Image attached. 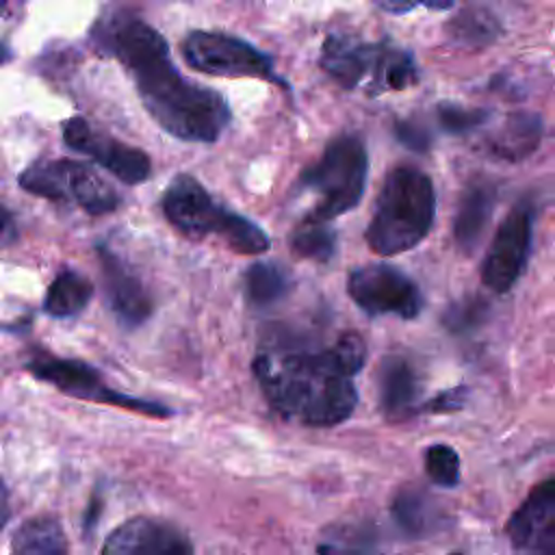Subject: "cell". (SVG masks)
Returning a JSON list of instances; mask_svg holds the SVG:
<instances>
[{
    "instance_id": "20",
    "label": "cell",
    "mask_w": 555,
    "mask_h": 555,
    "mask_svg": "<svg viewBox=\"0 0 555 555\" xmlns=\"http://www.w3.org/2000/svg\"><path fill=\"white\" fill-rule=\"evenodd\" d=\"M542 126L531 113H514L507 117L503 128L490 139V152L499 158L518 160L529 156L540 143Z\"/></svg>"
},
{
    "instance_id": "17",
    "label": "cell",
    "mask_w": 555,
    "mask_h": 555,
    "mask_svg": "<svg viewBox=\"0 0 555 555\" xmlns=\"http://www.w3.org/2000/svg\"><path fill=\"white\" fill-rule=\"evenodd\" d=\"M494 208V189L486 182H473L457 206L455 223H453V236L455 243L464 251H473L475 245L479 243L490 215Z\"/></svg>"
},
{
    "instance_id": "30",
    "label": "cell",
    "mask_w": 555,
    "mask_h": 555,
    "mask_svg": "<svg viewBox=\"0 0 555 555\" xmlns=\"http://www.w3.org/2000/svg\"><path fill=\"white\" fill-rule=\"evenodd\" d=\"M11 230H13L11 215H9V210H4V236H2V238H4V243H7V245H9V241H11V236H9V234H11Z\"/></svg>"
},
{
    "instance_id": "11",
    "label": "cell",
    "mask_w": 555,
    "mask_h": 555,
    "mask_svg": "<svg viewBox=\"0 0 555 555\" xmlns=\"http://www.w3.org/2000/svg\"><path fill=\"white\" fill-rule=\"evenodd\" d=\"M61 130L63 141L69 150L89 156L121 182L141 184L150 178L152 160L143 150L117 141L115 137L98 130L85 117L65 119Z\"/></svg>"
},
{
    "instance_id": "21",
    "label": "cell",
    "mask_w": 555,
    "mask_h": 555,
    "mask_svg": "<svg viewBox=\"0 0 555 555\" xmlns=\"http://www.w3.org/2000/svg\"><path fill=\"white\" fill-rule=\"evenodd\" d=\"M447 33L455 43L464 48H483L499 37L501 26L496 15H492L488 9L468 7L449 20Z\"/></svg>"
},
{
    "instance_id": "3",
    "label": "cell",
    "mask_w": 555,
    "mask_h": 555,
    "mask_svg": "<svg viewBox=\"0 0 555 555\" xmlns=\"http://www.w3.org/2000/svg\"><path fill=\"white\" fill-rule=\"evenodd\" d=\"M436 219L431 178L412 165L392 167L377 193L364 238L373 254L397 256L416 247Z\"/></svg>"
},
{
    "instance_id": "10",
    "label": "cell",
    "mask_w": 555,
    "mask_h": 555,
    "mask_svg": "<svg viewBox=\"0 0 555 555\" xmlns=\"http://www.w3.org/2000/svg\"><path fill=\"white\" fill-rule=\"evenodd\" d=\"M347 293L353 304L371 317L392 314L414 319L423 308L418 286L403 271L384 262L353 269L347 278Z\"/></svg>"
},
{
    "instance_id": "27",
    "label": "cell",
    "mask_w": 555,
    "mask_h": 555,
    "mask_svg": "<svg viewBox=\"0 0 555 555\" xmlns=\"http://www.w3.org/2000/svg\"><path fill=\"white\" fill-rule=\"evenodd\" d=\"M483 304L477 299H466L462 304H455L451 306L447 312H444V325L451 330V332H464L473 325L479 323L481 314H483Z\"/></svg>"
},
{
    "instance_id": "19",
    "label": "cell",
    "mask_w": 555,
    "mask_h": 555,
    "mask_svg": "<svg viewBox=\"0 0 555 555\" xmlns=\"http://www.w3.org/2000/svg\"><path fill=\"white\" fill-rule=\"evenodd\" d=\"M93 284L74 269L56 273L43 297V312L54 319H65L82 312L91 301Z\"/></svg>"
},
{
    "instance_id": "16",
    "label": "cell",
    "mask_w": 555,
    "mask_h": 555,
    "mask_svg": "<svg viewBox=\"0 0 555 555\" xmlns=\"http://www.w3.org/2000/svg\"><path fill=\"white\" fill-rule=\"evenodd\" d=\"M418 377L403 356H388L379 366V410L397 423L418 412Z\"/></svg>"
},
{
    "instance_id": "31",
    "label": "cell",
    "mask_w": 555,
    "mask_h": 555,
    "mask_svg": "<svg viewBox=\"0 0 555 555\" xmlns=\"http://www.w3.org/2000/svg\"><path fill=\"white\" fill-rule=\"evenodd\" d=\"M321 555H345V553H338L334 548H321Z\"/></svg>"
},
{
    "instance_id": "14",
    "label": "cell",
    "mask_w": 555,
    "mask_h": 555,
    "mask_svg": "<svg viewBox=\"0 0 555 555\" xmlns=\"http://www.w3.org/2000/svg\"><path fill=\"white\" fill-rule=\"evenodd\" d=\"M102 555H195L193 544L171 522L134 516L115 527L104 546Z\"/></svg>"
},
{
    "instance_id": "4",
    "label": "cell",
    "mask_w": 555,
    "mask_h": 555,
    "mask_svg": "<svg viewBox=\"0 0 555 555\" xmlns=\"http://www.w3.org/2000/svg\"><path fill=\"white\" fill-rule=\"evenodd\" d=\"M160 208L167 221L189 238L217 236L241 256H260L269 249V236L258 223L219 204L189 173H178L167 184Z\"/></svg>"
},
{
    "instance_id": "9",
    "label": "cell",
    "mask_w": 555,
    "mask_h": 555,
    "mask_svg": "<svg viewBox=\"0 0 555 555\" xmlns=\"http://www.w3.org/2000/svg\"><path fill=\"white\" fill-rule=\"evenodd\" d=\"M26 369L41 382L52 384L63 395L74 397V399L108 403L115 408L141 412L145 416H156V418H167L173 414L171 408H167L158 401L132 397V395L111 388L91 364L80 362V360H67V358H56V356H35L33 360L26 362Z\"/></svg>"
},
{
    "instance_id": "13",
    "label": "cell",
    "mask_w": 555,
    "mask_h": 555,
    "mask_svg": "<svg viewBox=\"0 0 555 555\" xmlns=\"http://www.w3.org/2000/svg\"><path fill=\"white\" fill-rule=\"evenodd\" d=\"M505 531L520 555H555V475L527 494Z\"/></svg>"
},
{
    "instance_id": "28",
    "label": "cell",
    "mask_w": 555,
    "mask_h": 555,
    "mask_svg": "<svg viewBox=\"0 0 555 555\" xmlns=\"http://www.w3.org/2000/svg\"><path fill=\"white\" fill-rule=\"evenodd\" d=\"M395 137L401 145L412 152H425L429 147V132L421 121L414 119H397L395 121Z\"/></svg>"
},
{
    "instance_id": "26",
    "label": "cell",
    "mask_w": 555,
    "mask_h": 555,
    "mask_svg": "<svg viewBox=\"0 0 555 555\" xmlns=\"http://www.w3.org/2000/svg\"><path fill=\"white\" fill-rule=\"evenodd\" d=\"M488 113L483 108H464L457 104H440L438 106V121L449 132H466L475 126L483 124Z\"/></svg>"
},
{
    "instance_id": "8",
    "label": "cell",
    "mask_w": 555,
    "mask_h": 555,
    "mask_svg": "<svg viewBox=\"0 0 555 555\" xmlns=\"http://www.w3.org/2000/svg\"><path fill=\"white\" fill-rule=\"evenodd\" d=\"M184 61L208 76L258 78L284 85L275 74L273 59L249 41L219 30H191L182 39Z\"/></svg>"
},
{
    "instance_id": "7",
    "label": "cell",
    "mask_w": 555,
    "mask_h": 555,
    "mask_svg": "<svg viewBox=\"0 0 555 555\" xmlns=\"http://www.w3.org/2000/svg\"><path fill=\"white\" fill-rule=\"evenodd\" d=\"M17 182L33 195L76 204L89 215L113 212L119 206V197L113 186L102 180L93 167L80 160L39 158L20 173Z\"/></svg>"
},
{
    "instance_id": "29",
    "label": "cell",
    "mask_w": 555,
    "mask_h": 555,
    "mask_svg": "<svg viewBox=\"0 0 555 555\" xmlns=\"http://www.w3.org/2000/svg\"><path fill=\"white\" fill-rule=\"evenodd\" d=\"M464 401H466V388L464 386H455V388L438 392L421 410H425V412H455V410H460L464 405Z\"/></svg>"
},
{
    "instance_id": "6",
    "label": "cell",
    "mask_w": 555,
    "mask_h": 555,
    "mask_svg": "<svg viewBox=\"0 0 555 555\" xmlns=\"http://www.w3.org/2000/svg\"><path fill=\"white\" fill-rule=\"evenodd\" d=\"M369 176V154L360 137L340 134L332 139L317 163L299 180V186L317 195L310 219L332 221L353 210L364 193Z\"/></svg>"
},
{
    "instance_id": "15",
    "label": "cell",
    "mask_w": 555,
    "mask_h": 555,
    "mask_svg": "<svg viewBox=\"0 0 555 555\" xmlns=\"http://www.w3.org/2000/svg\"><path fill=\"white\" fill-rule=\"evenodd\" d=\"M100 269L104 275V288L113 312L119 317L121 323L134 327L150 319L152 314V299L143 288L141 280L130 271V267L113 254L106 245H98Z\"/></svg>"
},
{
    "instance_id": "1",
    "label": "cell",
    "mask_w": 555,
    "mask_h": 555,
    "mask_svg": "<svg viewBox=\"0 0 555 555\" xmlns=\"http://www.w3.org/2000/svg\"><path fill=\"white\" fill-rule=\"evenodd\" d=\"M93 48L121 63L134 82L143 108L180 141L212 143L230 124L221 93L178 72L163 35L128 9L104 11L91 26Z\"/></svg>"
},
{
    "instance_id": "18",
    "label": "cell",
    "mask_w": 555,
    "mask_h": 555,
    "mask_svg": "<svg viewBox=\"0 0 555 555\" xmlns=\"http://www.w3.org/2000/svg\"><path fill=\"white\" fill-rule=\"evenodd\" d=\"M11 555H69V544L54 516L26 518L11 535Z\"/></svg>"
},
{
    "instance_id": "22",
    "label": "cell",
    "mask_w": 555,
    "mask_h": 555,
    "mask_svg": "<svg viewBox=\"0 0 555 555\" xmlns=\"http://www.w3.org/2000/svg\"><path fill=\"white\" fill-rule=\"evenodd\" d=\"M288 291V275L280 264L258 260L245 271V295L254 306H271Z\"/></svg>"
},
{
    "instance_id": "25",
    "label": "cell",
    "mask_w": 555,
    "mask_h": 555,
    "mask_svg": "<svg viewBox=\"0 0 555 555\" xmlns=\"http://www.w3.org/2000/svg\"><path fill=\"white\" fill-rule=\"evenodd\" d=\"M425 473L440 488H453L460 481V457L449 444H431L425 451Z\"/></svg>"
},
{
    "instance_id": "23",
    "label": "cell",
    "mask_w": 555,
    "mask_h": 555,
    "mask_svg": "<svg viewBox=\"0 0 555 555\" xmlns=\"http://www.w3.org/2000/svg\"><path fill=\"white\" fill-rule=\"evenodd\" d=\"M291 249L299 258L327 262L336 251V232L327 221L306 217L291 234Z\"/></svg>"
},
{
    "instance_id": "24",
    "label": "cell",
    "mask_w": 555,
    "mask_h": 555,
    "mask_svg": "<svg viewBox=\"0 0 555 555\" xmlns=\"http://www.w3.org/2000/svg\"><path fill=\"white\" fill-rule=\"evenodd\" d=\"M431 501L421 490H401L392 503V516L410 535H425L436 525Z\"/></svg>"
},
{
    "instance_id": "5",
    "label": "cell",
    "mask_w": 555,
    "mask_h": 555,
    "mask_svg": "<svg viewBox=\"0 0 555 555\" xmlns=\"http://www.w3.org/2000/svg\"><path fill=\"white\" fill-rule=\"evenodd\" d=\"M319 63L343 89L362 87L371 95L403 91L418 82L414 56L388 41L371 43L349 35H327Z\"/></svg>"
},
{
    "instance_id": "12",
    "label": "cell",
    "mask_w": 555,
    "mask_h": 555,
    "mask_svg": "<svg viewBox=\"0 0 555 555\" xmlns=\"http://www.w3.org/2000/svg\"><path fill=\"white\" fill-rule=\"evenodd\" d=\"M531 247V210L516 206L499 225L481 264V282L494 293H507L520 278Z\"/></svg>"
},
{
    "instance_id": "2",
    "label": "cell",
    "mask_w": 555,
    "mask_h": 555,
    "mask_svg": "<svg viewBox=\"0 0 555 555\" xmlns=\"http://www.w3.org/2000/svg\"><path fill=\"white\" fill-rule=\"evenodd\" d=\"M366 345L345 332L321 351H262L254 375L275 412L308 427H334L347 421L358 403L351 377L364 366Z\"/></svg>"
}]
</instances>
